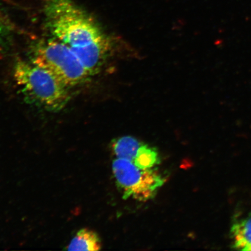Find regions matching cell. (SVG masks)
<instances>
[{
    "label": "cell",
    "instance_id": "cell-2",
    "mask_svg": "<svg viewBox=\"0 0 251 251\" xmlns=\"http://www.w3.org/2000/svg\"><path fill=\"white\" fill-rule=\"evenodd\" d=\"M14 77L24 96L47 111H60L70 101L68 88L31 61L19 59L14 66Z\"/></svg>",
    "mask_w": 251,
    "mask_h": 251
},
{
    "label": "cell",
    "instance_id": "cell-5",
    "mask_svg": "<svg viewBox=\"0 0 251 251\" xmlns=\"http://www.w3.org/2000/svg\"><path fill=\"white\" fill-rule=\"evenodd\" d=\"M101 249L99 235L90 229L84 228L77 232L64 250L94 251Z\"/></svg>",
    "mask_w": 251,
    "mask_h": 251
},
{
    "label": "cell",
    "instance_id": "cell-8",
    "mask_svg": "<svg viewBox=\"0 0 251 251\" xmlns=\"http://www.w3.org/2000/svg\"><path fill=\"white\" fill-rule=\"evenodd\" d=\"M132 162L137 168L142 170H147L159 165L161 158L156 149L143 143Z\"/></svg>",
    "mask_w": 251,
    "mask_h": 251
},
{
    "label": "cell",
    "instance_id": "cell-1",
    "mask_svg": "<svg viewBox=\"0 0 251 251\" xmlns=\"http://www.w3.org/2000/svg\"><path fill=\"white\" fill-rule=\"evenodd\" d=\"M43 4L50 32L75 54L109 40L96 21L72 0H44Z\"/></svg>",
    "mask_w": 251,
    "mask_h": 251
},
{
    "label": "cell",
    "instance_id": "cell-7",
    "mask_svg": "<svg viewBox=\"0 0 251 251\" xmlns=\"http://www.w3.org/2000/svg\"><path fill=\"white\" fill-rule=\"evenodd\" d=\"M143 144L136 138L124 136L113 140L111 146L113 152L117 158L133 162Z\"/></svg>",
    "mask_w": 251,
    "mask_h": 251
},
{
    "label": "cell",
    "instance_id": "cell-6",
    "mask_svg": "<svg viewBox=\"0 0 251 251\" xmlns=\"http://www.w3.org/2000/svg\"><path fill=\"white\" fill-rule=\"evenodd\" d=\"M231 234L235 249L251 251V215L235 222Z\"/></svg>",
    "mask_w": 251,
    "mask_h": 251
},
{
    "label": "cell",
    "instance_id": "cell-9",
    "mask_svg": "<svg viewBox=\"0 0 251 251\" xmlns=\"http://www.w3.org/2000/svg\"><path fill=\"white\" fill-rule=\"evenodd\" d=\"M3 25H4V23H3L2 15H1V13H0V29H2Z\"/></svg>",
    "mask_w": 251,
    "mask_h": 251
},
{
    "label": "cell",
    "instance_id": "cell-10",
    "mask_svg": "<svg viewBox=\"0 0 251 251\" xmlns=\"http://www.w3.org/2000/svg\"><path fill=\"white\" fill-rule=\"evenodd\" d=\"M2 29H0V33L1 32Z\"/></svg>",
    "mask_w": 251,
    "mask_h": 251
},
{
    "label": "cell",
    "instance_id": "cell-3",
    "mask_svg": "<svg viewBox=\"0 0 251 251\" xmlns=\"http://www.w3.org/2000/svg\"><path fill=\"white\" fill-rule=\"evenodd\" d=\"M31 61L49 72L68 89L85 83L91 76L73 50L54 37L37 44Z\"/></svg>",
    "mask_w": 251,
    "mask_h": 251
},
{
    "label": "cell",
    "instance_id": "cell-4",
    "mask_svg": "<svg viewBox=\"0 0 251 251\" xmlns=\"http://www.w3.org/2000/svg\"><path fill=\"white\" fill-rule=\"evenodd\" d=\"M112 171L119 190L125 200L130 197L140 201L151 200L166 181L158 169L142 170L132 162L125 159L114 160Z\"/></svg>",
    "mask_w": 251,
    "mask_h": 251
}]
</instances>
